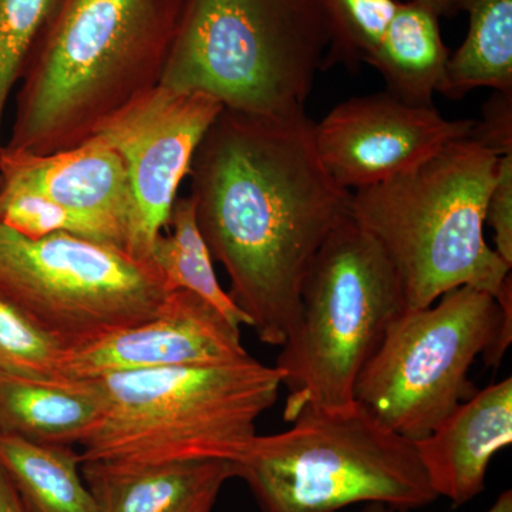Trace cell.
<instances>
[{"label":"cell","mask_w":512,"mask_h":512,"mask_svg":"<svg viewBox=\"0 0 512 512\" xmlns=\"http://www.w3.org/2000/svg\"><path fill=\"white\" fill-rule=\"evenodd\" d=\"M241 328L194 293H168L160 312L131 328L67 350L63 376L92 380L167 367L211 366L248 359Z\"/></svg>","instance_id":"obj_12"},{"label":"cell","mask_w":512,"mask_h":512,"mask_svg":"<svg viewBox=\"0 0 512 512\" xmlns=\"http://www.w3.org/2000/svg\"><path fill=\"white\" fill-rule=\"evenodd\" d=\"M167 296L154 266L123 248L66 232L30 239L0 224V299L66 349L153 318Z\"/></svg>","instance_id":"obj_9"},{"label":"cell","mask_w":512,"mask_h":512,"mask_svg":"<svg viewBox=\"0 0 512 512\" xmlns=\"http://www.w3.org/2000/svg\"><path fill=\"white\" fill-rule=\"evenodd\" d=\"M289 423L282 433L256 436L235 464L261 512H339L370 503L414 511L439 498L413 441L360 404L305 407Z\"/></svg>","instance_id":"obj_6"},{"label":"cell","mask_w":512,"mask_h":512,"mask_svg":"<svg viewBox=\"0 0 512 512\" xmlns=\"http://www.w3.org/2000/svg\"><path fill=\"white\" fill-rule=\"evenodd\" d=\"M440 15L419 0L399 3L389 28L366 62L382 74L387 93L412 106H433L448 53Z\"/></svg>","instance_id":"obj_17"},{"label":"cell","mask_w":512,"mask_h":512,"mask_svg":"<svg viewBox=\"0 0 512 512\" xmlns=\"http://www.w3.org/2000/svg\"><path fill=\"white\" fill-rule=\"evenodd\" d=\"M511 443L512 377H507L471 394L414 447L434 493L458 507L483 493L491 460Z\"/></svg>","instance_id":"obj_14"},{"label":"cell","mask_w":512,"mask_h":512,"mask_svg":"<svg viewBox=\"0 0 512 512\" xmlns=\"http://www.w3.org/2000/svg\"><path fill=\"white\" fill-rule=\"evenodd\" d=\"M500 157L473 138L453 141L407 173L352 191L350 215L389 256L404 311L471 286L497 301L511 268L484 237Z\"/></svg>","instance_id":"obj_3"},{"label":"cell","mask_w":512,"mask_h":512,"mask_svg":"<svg viewBox=\"0 0 512 512\" xmlns=\"http://www.w3.org/2000/svg\"><path fill=\"white\" fill-rule=\"evenodd\" d=\"M328 29L329 45L322 70H353L379 45L400 2L397 0H316Z\"/></svg>","instance_id":"obj_21"},{"label":"cell","mask_w":512,"mask_h":512,"mask_svg":"<svg viewBox=\"0 0 512 512\" xmlns=\"http://www.w3.org/2000/svg\"><path fill=\"white\" fill-rule=\"evenodd\" d=\"M404 309L389 256L349 214L313 258L298 323L276 359L288 390L285 420L305 407L353 406L357 377Z\"/></svg>","instance_id":"obj_7"},{"label":"cell","mask_w":512,"mask_h":512,"mask_svg":"<svg viewBox=\"0 0 512 512\" xmlns=\"http://www.w3.org/2000/svg\"><path fill=\"white\" fill-rule=\"evenodd\" d=\"M461 10L467 37L448 57L439 93L453 100L478 87L512 93V0H464Z\"/></svg>","instance_id":"obj_19"},{"label":"cell","mask_w":512,"mask_h":512,"mask_svg":"<svg viewBox=\"0 0 512 512\" xmlns=\"http://www.w3.org/2000/svg\"><path fill=\"white\" fill-rule=\"evenodd\" d=\"M168 225L173 231L157 238L150 256V264L163 279L165 291L194 293L214 306L232 325L251 326V320L218 282L190 197H177Z\"/></svg>","instance_id":"obj_20"},{"label":"cell","mask_w":512,"mask_h":512,"mask_svg":"<svg viewBox=\"0 0 512 512\" xmlns=\"http://www.w3.org/2000/svg\"><path fill=\"white\" fill-rule=\"evenodd\" d=\"M67 350L0 299V379L69 382L63 376Z\"/></svg>","instance_id":"obj_22"},{"label":"cell","mask_w":512,"mask_h":512,"mask_svg":"<svg viewBox=\"0 0 512 512\" xmlns=\"http://www.w3.org/2000/svg\"><path fill=\"white\" fill-rule=\"evenodd\" d=\"M281 370L254 357L211 366L167 367L92 379L99 423L80 461L150 466L224 460L251 448L256 421L278 399Z\"/></svg>","instance_id":"obj_4"},{"label":"cell","mask_w":512,"mask_h":512,"mask_svg":"<svg viewBox=\"0 0 512 512\" xmlns=\"http://www.w3.org/2000/svg\"><path fill=\"white\" fill-rule=\"evenodd\" d=\"M195 221L224 265L235 305L259 340L284 346L323 242L350 214L352 192L333 180L305 113L268 119L224 109L195 151Z\"/></svg>","instance_id":"obj_1"},{"label":"cell","mask_w":512,"mask_h":512,"mask_svg":"<svg viewBox=\"0 0 512 512\" xmlns=\"http://www.w3.org/2000/svg\"><path fill=\"white\" fill-rule=\"evenodd\" d=\"M512 340V285L500 298L460 286L390 323L363 367L355 402L404 439L426 437L476 390L468 370L478 356L498 367Z\"/></svg>","instance_id":"obj_8"},{"label":"cell","mask_w":512,"mask_h":512,"mask_svg":"<svg viewBox=\"0 0 512 512\" xmlns=\"http://www.w3.org/2000/svg\"><path fill=\"white\" fill-rule=\"evenodd\" d=\"M494 231V251L512 266V154L498 160L497 178L488 198L487 218Z\"/></svg>","instance_id":"obj_25"},{"label":"cell","mask_w":512,"mask_h":512,"mask_svg":"<svg viewBox=\"0 0 512 512\" xmlns=\"http://www.w3.org/2000/svg\"><path fill=\"white\" fill-rule=\"evenodd\" d=\"M360 512H412L407 510H399V508L390 507V505L380 503L365 504Z\"/></svg>","instance_id":"obj_30"},{"label":"cell","mask_w":512,"mask_h":512,"mask_svg":"<svg viewBox=\"0 0 512 512\" xmlns=\"http://www.w3.org/2000/svg\"><path fill=\"white\" fill-rule=\"evenodd\" d=\"M100 414V396L90 380L0 379V436L49 446H82Z\"/></svg>","instance_id":"obj_16"},{"label":"cell","mask_w":512,"mask_h":512,"mask_svg":"<svg viewBox=\"0 0 512 512\" xmlns=\"http://www.w3.org/2000/svg\"><path fill=\"white\" fill-rule=\"evenodd\" d=\"M222 110L205 94L158 86L97 134L126 165L133 197L126 251L134 258L150 262L195 151Z\"/></svg>","instance_id":"obj_10"},{"label":"cell","mask_w":512,"mask_h":512,"mask_svg":"<svg viewBox=\"0 0 512 512\" xmlns=\"http://www.w3.org/2000/svg\"><path fill=\"white\" fill-rule=\"evenodd\" d=\"M59 0H0V153L10 94Z\"/></svg>","instance_id":"obj_24"},{"label":"cell","mask_w":512,"mask_h":512,"mask_svg":"<svg viewBox=\"0 0 512 512\" xmlns=\"http://www.w3.org/2000/svg\"><path fill=\"white\" fill-rule=\"evenodd\" d=\"M470 138L498 157L512 154V93H494L485 104L483 121H476Z\"/></svg>","instance_id":"obj_26"},{"label":"cell","mask_w":512,"mask_h":512,"mask_svg":"<svg viewBox=\"0 0 512 512\" xmlns=\"http://www.w3.org/2000/svg\"><path fill=\"white\" fill-rule=\"evenodd\" d=\"M0 512H30L2 468H0Z\"/></svg>","instance_id":"obj_27"},{"label":"cell","mask_w":512,"mask_h":512,"mask_svg":"<svg viewBox=\"0 0 512 512\" xmlns=\"http://www.w3.org/2000/svg\"><path fill=\"white\" fill-rule=\"evenodd\" d=\"M487 512H512V491L505 490L498 495L497 500Z\"/></svg>","instance_id":"obj_29"},{"label":"cell","mask_w":512,"mask_h":512,"mask_svg":"<svg viewBox=\"0 0 512 512\" xmlns=\"http://www.w3.org/2000/svg\"><path fill=\"white\" fill-rule=\"evenodd\" d=\"M82 474L100 512H211L222 485L237 477V467L224 460L83 463Z\"/></svg>","instance_id":"obj_15"},{"label":"cell","mask_w":512,"mask_h":512,"mask_svg":"<svg viewBox=\"0 0 512 512\" xmlns=\"http://www.w3.org/2000/svg\"><path fill=\"white\" fill-rule=\"evenodd\" d=\"M474 126V120H447L433 106H412L383 92L333 107L315 123V144L333 180L352 192L413 170L470 137Z\"/></svg>","instance_id":"obj_11"},{"label":"cell","mask_w":512,"mask_h":512,"mask_svg":"<svg viewBox=\"0 0 512 512\" xmlns=\"http://www.w3.org/2000/svg\"><path fill=\"white\" fill-rule=\"evenodd\" d=\"M0 184L45 195L109 229L126 251L133 197L123 158L103 138L49 156L0 153Z\"/></svg>","instance_id":"obj_13"},{"label":"cell","mask_w":512,"mask_h":512,"mask_svg":"<svg viewBox=\"0 0 512 512\" xmlns=\"http://www.w3.org/2000/svg\"><path fill=\"white\" fill-rule=\"evenodd\" d=\"M0 468L30 512H100L74 447L0 436Z\"/></svg>","instance_id":"obj_18"},{"label":"cell","mask_w":512,"mask_h":512,"mask_svg":"<svg viewBox=\"0 0 512 512\" xmlns=\"http://www.w3.org/2000/svg\"><path fill=\"white\" fill-rule=\"evenodd\" d=\"M436 10L439 15L453 16L460 12L464 0H419Z\"/></svg>","instance_id":"obj_28"},{"label":"cell","mask_w":512,"mask_h":512,"mask_svg":"<svg viewBox=\"0 0 512 512\" xmlns=\"http://www.w3.org/2000/svg\"><path fill=\"white\" fill-rule=\"evenodd\" d=\"M328 45L316 0H183L160 86L289 119L305 113Z\"/></svg>","instance_id":"obj_5"},{"label":"cell","mask_w":512,"mask_h":512,"mask_svg":"<svg viewBox=\"0 0 512 512\" xmlns=\"http://www.w3.org/2000/svg\"><path fill=\"white\" fill-rule=\"evenodd\" d=\"M183 0H59L20 77L6 150L82 146L161 83Z\"/></svg>","instance_id":"obj_2"},{"label":"cell","mask_w":512,"mask_h":512,"mask_svg":"<svg viewBox=\"0 0 512 512\" xmlns=\"http://www.w3.org/2000/svg\"><path fill=\"white\" fill-rule=\"evenodd\" d=\"M0 224L30 239L66 232L121 248L103 225L66 210L45 195L10 185L0 184Z\"/></svg>","instance_id":"obj_23"}]
</instances>
